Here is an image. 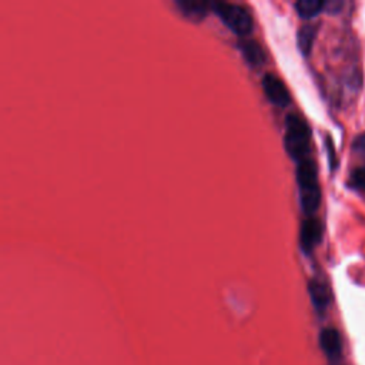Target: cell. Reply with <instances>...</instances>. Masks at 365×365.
Returning <instances> with one entry per match:
<instances>
[{
  "label": "cell",
  "mask_w": 365,
  "mask_h": 365,
  "mask_svg": "<svg viewBox=\"0 0 365 365\" xmlns=\"http://www.w3.org/2000/svg\"><path fill=\"white\" fill-rule=\"evenodd\" d=\"M354 149H355L356 152H365V133L361 135V136H358V137L355 139V142H354Z\"/></svg>",
  "instance_id": "cell-13"
},
{
  "label": "cell",
  "mask_w": 365,
  "mask_h": 365,
  "mask_svg": "<svg viewBox=\"0 0 365 365\" xmlns=\"http://www.w3.org/2000/svg\"><path fill=\"white\" fill-rule=\"evenodd\" d=\"M308 293H310L311 301H313L314 307L317 308V311L324 313L328 308L330 301H331V293H330L328 286L318 279H313L308 283Z\"/></svg>",
  "instance_id": "cell-9"
},
{
  "label": "cell",
  "mask_w": 365,
  "mask_h": 365,
  "mask_svg": "<svg viewBox=\"0 0 365 365\" xmlns=\"http://www.w3.org/2000/svg\"><path fill=\"white\" fill-rule=\"evenodd\" d=\"M317 30L318 28L315 25H311V23H307L304 25L300 30H298V35H297V42H298V47L300 50L308 56L311 53V49L314 46V42H315V38H317Z\"/></svg>",
  "instance_id": "cell-11"
},
{
  "label": "cell",
  "mask_w": 365,
  "mask_h": 365,
  "mask_svg": "<svg viewBox=\"0 0 365 365\" xmlns=\"http://www.w3.org/2000/svg\"><path fill=\"white\" fill-rule=\"evenodd\" d=\"M297 183L300 190L314 189L318 186V172L317 166L311 159H305L297 166Z\"/></svg>",
  "instance_id": "cell-8"
},
{
  "label": "cell",
  "mask_w": 365,
  "mask_h": 365,
  "mask_svg": "<svg viewBox=\"0 0 365 365\" xmlns=\"http://www.w3.org/2000/svg\"><path fill=\"white\" fill-rule=\"evenodd\" d=\"M311 143V130L307 121L298 114H288L286 118L284 147L291 159L303 162L308 159Z\"/></svg>",
  "instance_id": "cell-1"
},
{
  "label": "cell",
  "mask_w": 365,
  "mask_h": 365,
  "mask_svg": "<svg viewBox=\"0 0 365 365\" xmlns=\"http://www.w3.org/2000/svg\"><path fill=\"white\" fill-rule=\"evenodd\" d=\"M349 184L358 190H365V166L354 170L349 179Z\"/></svg>",
  "instance_id": "cell-12"
},
{
  "label": "cell",
  "mask_w": 365,
  "mask_h": 365,
  "mask_svg": "<svg viewBox=\"0 0 365 365\" xmlns=\"http://www.w3.org/2000/svg\"><path fill=\"white\" fill-rule=\"evenodd\" d=\"M267 99L279 107H287L291 103V94L286 83L274 73H266L262 80Z\"/></svg>",
  "instance_id": "cell-3"
},
{
  "label": "cell",
  "mask_w": 365,
  "mask_h": 365,
  "mask_svg": "<svg viewBox=\"0 0 365 365\" xmlns=\"http://www.w3.org/2000/svg\"><path fill=\"white\" fill-rule=\"evenodd\" d=\"M328 152H330V155L332 153V145H331V142H328ZM334 162H335V157L332 156V157H331V163L334 164Z\"/></svg>",
  "instance_id": "cell-14"
},
{
  "label": "cell",
  "mask_w": 365,
  "mask_h": 365,
  "mask_svg": "<svg viewBox=\"0 0 365 365\" xmlns=\"http://www.w3.org/2000/svg\"><path fill=\"white\" fill-rule=\"evenodd\" d=\"M320 344L324 354L330 359L335 361L339 358L342 351V344H341V337L335 328H331V327L324 328L320 334Z\"/></svg>",
  "instance_id": "cell-6"
},
{
  "label": "cell",
  "mask_w": 365,
  "mask_h": 365,
  "mask_svg": "<svg viewBox=\"0 0 365 365\" xmlns=\"http://www.w3.org/2000/svg\"><path fill=\"white\" fill-rule=\"evenodd\" d=\"M238 49L246 59V62L252 66H262L267 62V53L263 45L254 39L245 38L238 42Z\"/></svg>",
  "instance_id": "cell-5"
},
{
  "label": "cell",
  "mask_w": 365,
  "mask_h": 365,
  "mask_svg": "<svg viewBox=\"0 0 365 365\" xmlns=\"http://www.w3.org/2000/svg\"><path fill=\"white\" fill-rule=\"evenodd\" d=\"M321 238H322V224L314 217L305 218L300 228L301 249L307 254H310L320 245Z\"/></svg>",
  "instance_id": "cell-4"
},
{
  "label": "cell",
  "mask_w": 365,
  "mask_h": 365,
  "mask_svg": "<svg viewBox=\"0 0 365 365\" xmlns=\"http://www.w3.org/2000/svg\"><path fill=\"white\" fill-rule=\"evenodd\" d=\"M325 6L327 4L322 0H298L296 4V11L300 18L308 21L318 16Z\"/></svg>",
  "instance_id": "cell-10"
},
{
  "label": "cell",
  "mask_w": 365,
  "mask_h": 365,
  "mask_svg": "<svg viewBox=\"0 0 365 365\" xmlns=\"http://www.w3.org/2000/svg\"><path fill=\"white\" fill-rule=\"evenodd\" d=\"M213 9L223 21V23L237 36L247 38L254 30V19L252 12L240 4L232 2H215Z\"/></svg>",
  "instance_id": "cell-2"
},
{
  "label": "cell",
  "mask_w": 365,
  "mask_h": 365,
  "mask_svg": "<svg viewBox=\"0 0 365 365\" xmlns=\"http://www.w3.org/2000/svg\"><path fill=\"white\" fill-rule=\"evenodd\" d=\"M174 4L184 16L194 21H201L214 5V2H204V0H176Z\"/></svg>",
  "instance_id": "cell-7"
}]
</instances>
